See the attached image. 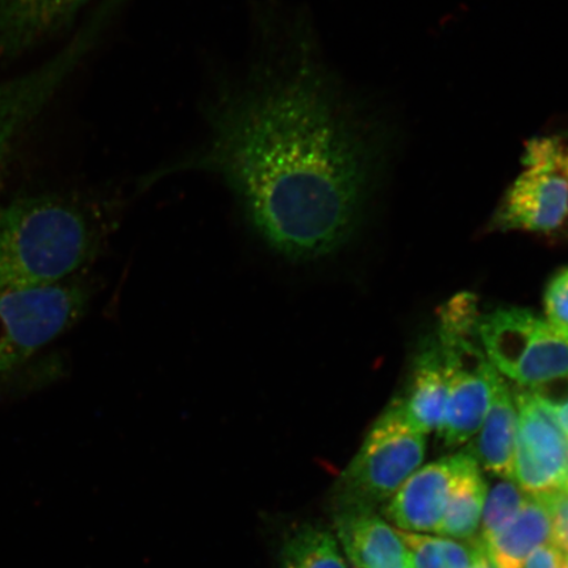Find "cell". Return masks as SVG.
Returning <instances> with one entry per match:
<instances>
[{"mask_svg": "<svg viewBox=\"0 0 568 568\" xmlns=\"http://www.w3.org/2000/svg\"><path fill=\"white\" fill-rule=\"evenodd\" d=\"M548 507L552 545L568 557V489L539 497Z\"/></svg>", "mask_w": 568, "mask_h": 568, "instance_id": "7402d4cb", "label": "cell"}, {"mask_svg": "<svg viewBox=\"0 0 568 568\" xmlns=\"http://www.w3.org/2000/svg\"><path fill=\"white\" fill-rule=\"evenodd\" d=\"M281 568H347L337 538L317 525L290 532L281 551Z\"/></svg>", "mask_w": 568, "mask_h": 568, "instance_id": "ac0fdd59", "label": "cell"}, {"mask_svg": "<svg viewBox=\"0 0 568 568\" xmlns=\"http://www.w3.org/2000/svg\"><path fill=\"white\" fill-rule=\"evenodd\" d=\"M513 389L518 417L514 480L532 497L565 491L568 436L529 389Z\"/></svg>", "mask_w": 568, "mask_h": 568, "instance_id": "9c48e42d", "label": "cell"}, {"mask_svg": "<svg viewBox=\"0 0 568 568\" xmlns=\"http://www.w3.org/2000/svg\"><path fill=\"white\" fill-rule=\"evenodd\" d=\"M116 197L41 194L0 209V290L67 282L97 257L115 230Z\"/></svg>", "mask_w": 568, "mask_h": 568, "instance_id": "7a4b0ae2", "label": "cell"}, {"mask_svg": "<svg viewBox=\"0 0 568 568\" xmlns=\"http://www.w3.org/2000/svg\"><path fill=\"white\" fill-rule=\"evenodd\" d=\"M517 424L514 389L500 375L485 420L467 449L479 467L497 478L514 480Z\"/></svg>", "mask_w": 568, "mask_h": 568, "instance_id": "4fadbf2b", "label": "cell"}, {"mask_svg": "<svg viewBox=\"0 0 568 568\" xmlns=\"http://www.w3.org/2000/svg\"><path fill=\"white\" fill-rule=\"evenodd\" d=\"M426 454V435L409 420L400 397L388 404L333 486L335 510L378 509L393 499Z\"/></svg>", "mask_w": 568, "mask_h": 568, "instance_id": "3957f363", "label": "cell"}, {"mask_svg": "<svg viewBox=\"0 0 568 568\" xmlns=\"http://www.w3.org/2000/svg\"><path fill=\"white\" fill-rule=\"evenodd\" d=\"M437 337L447 374V403L438 436L446 447H458L477 435L500 374L481 349L478 328L439 324Z\"/></svg>", "mask_w": 568, "mask_h": 568, "instance_id": "ba28073f", "label": "cell"}, {"mask_svg": "<svg viewBox=\"0 0 568 568\" xmlns=\"http://www.w3.org/2000/svg\"><path fill=\"white\" fill-rule=\"evenodd\" d=\"M339 548L357 568H409L399 531L374 510L333 513Z\"/></svg>", "mask_w": 568, "mask_h": 568, "instance_id": "7c38bea8", "label": "cell"}, {"mask_svg": "<svg viewBox=\"0 0 568 568\" xmlns=\"http://www.w3.org/2000/svg\"><path fill=\"white\" fill-rule=\"evenodd\" d=\"M567 568H568V557H567Z\"/></svg>", "mask_w": 568, "mask_h": 568, "instance_id": "484cf974", "label": "cell"}, {"mask_svg": "<svg viewBox=\"0 0 568 568\" xmlns=\"http://www.w3.org/2000/svg\"><path fill=\"white\" fill-rule=\"evenodd\" d=\"M409 568H473L485 545L479 538L454 539L399 531Z\"/></svg>", "mask_w": 568, "mask_h": 568, "instance_id": "e0dca14e", "label": "cell"}, {"mask_svg": "<svg viewBox=\"0 0 568 568\" xmlns=\"http://www.w3.org/2000/svg\"><path fill=\"white\" fill-rule=\"evenodd\" d=\"M483 352L503 378L535 388L568 378V333L523 308H500L478 323Z\"/></svg>", "mask_w": 568, "mask_h": 568, "instance_id": "277c9868", "label": "cell"}, {"mask_svg": "<svg viewBox=\"0 0 568 568\" xmlns=\"http://www.w3.org/2000/svg\"><path fill=\"white\" fill-rule=\"evenodd\" d=\"M111 11L110 2L103 3L59 52L26 73L0 81V173L21 138L95 45Z\"/></svg>", "mask_w": 568, "mask_h": 568, "instance_id": "52a82bcc", "label": "cell"}, {"mask_svg": "<svg viewBox=\"0 0 568 568\" xmlns=\"http://www.w3.org/2000/svg\"><path fill=\"white\" fill-rule=\"evenodd\" d=\"M467 452V450H466ZM468 453V452H467ZM487 485L477 460L470 453L454 483L439 535L454 539H473L479 529Z\"/></svg>", "mask_w": 568, "mask_h": 568, "instance_id": "2e32d148", "label": "cell"}, {"mask_svg": "<svg viewBox=\"0 0 568 568\" xmlns=\"http://www.w3.org/2000/svg\"><path fill=\"white\" fill-rule=\"evenodd\" d=\"M400 399L409 420L424 435L442 429L447 403V374L438 338L426 341L418 351L407 393Z\"/></svg>", "mask_w": 568, "mask_h": 568, "instance_id": "5bb4252c", "label": "cell"}, {"mask_svg": "<svg viewBox=\"0 0 568 568\" xmlns=\"http://www.w3.org/2000/svg\"><path fill=\"white\" fill-rule=\"evenodd\" d=\"M544 304L546 320L568 333V267L552 276L545 291Z\"/></svg>", "mask_w": 568, "mask_h": 568, "instance_id": "ffe728a7", "label": "cell"}, {"mask_svg": "<svg viewBox=\"0 0 568 568\" xmlns=\"http://www.w3.org/2000/svg\"><path fill=\"white\" fill-rule=\"evenodd\" d=\"M550 538L549 509L539 497L529 496L520 514L483 545L496 568H524L530 554Z\"/></svg>", "mask_w": 568, "mask_h": 568, "instance_id": "9a60e30c", "label": "cell"}, {"mask_svg": "<svg viewBox=\"0 0 568 568\" xmlns=\"http://www.w3.org/2000/svg\"><path fill=\"white\" fill-rule=\"evenodd\" d=\"M467 457L466 450L459 452L418 468L383 508L387 520L402 531L438 532Z\"/></svg>", "mask_w": 568, "mask_h": 568, "instance_id": "30bf717a", "label": "cell"}, {"mask_svg": "<svg viewBox=\"0 0 568 568\" xmlns=\"http://www.w3.org/2000/svg\"><path fill=\"white\" fill-rule=\"evenodd\" d=\"M88 0H0V61L16 59L65 30Z\"/></svg>", "mask_w": 568, "mask_h": 568, "instance_id": "8fae6325", "label": "cell"}, {"mask_svg": "<svg viewBox=\"0 0 568 568\" xmlns=\"http://www.w3.org/2000/svg\"><path fill=\"white\" fill-rule=\"evenodd\" d=\"M260 21L244 74L207 104L202 146L160 175L220 178L275 253L322 260L358 231L381 180L385 139L325 65L303 19Z\"/></svg>", "mask_w": 568, "mask_h": 568, "instance_id": "6da1fadb", "label": "cell"}, {"mask_svg": "<svg viewBox=\"0 0 568 568\" xmlns=\"http://www.w3.org/2000/svg\"><path fill=\"white\" fill-rule=\"evenodd\" d=\"M473 568H496V566L493 564V560L488 558L485 548H483Z\"/></svg>", "mask_w": 568, "mask_h": 568, "instance_id": "d4e9b609", "label": "cell"}, {"mask_svg": "<svg viewBox=\"0 0 568 568\" xmlns=\"http://www.w3.org/2000/svg\"><path fill=\"white\" fill-rule=\"evenodd\" d=\"M524 568H567V557L557 546L545 544L530 554Z\"/></svg>", "mask_w": 568, "mask_h": 568, "instance_id": "603a6c76", "label": "cell"}, {"mask_svg": "<svg viewBox=\"0 0 568 568\" xmlns=\"http://www.w3.org/2000/svg\"><path fill=\"white\" fill-rule=\"evenodd\" d=\"M528 497L514 480L501 479L496 483L487 491L485 507H483L480 541H488L489 538L506 528L520 514Z\"/></svg>", "mask_w": 568, "mask_h": 568, "instance_id": "d6986e66", "label": "cell"}, {"mask_svg": "<svg viewBox=\"0 0 568 568\" xmlns=\"http://www.w3.org/2000/svg\"><path fill=\"white\" fill-rule=\"evenodd\" d=\"M527 389L549 410L554 420L568 436V378L551 381Z\"/></svg>", "mask_w": 568, "mask_h": 568, "instance_id": "44dd1931", "label": "cell"}, {"mask_svg": "<svg viewBox=\"0 0 568 568\" xmlns=\"http://www.w3.org/2000/svg\"><path fill=\"white\" fill-rule=\"evenodd\" d=\"M91 291L63 282L32 290H0V379L84 315Z\"/></svg>", "mask_w": 568, "mask_h": 568, "instance_id": "5b68a950", "label": "cell"}, {"mask_svg": "<svg viewBox=\"0 0 568 568\" xmlns=\"http://www.w3.org/2000/svg\"><path fill=\"white\" fill-rule=\"evenodd\" d=\"M524 170L506 190L487 226L489 232H525L558 239L568 234V178L551 134L528 142Z\"/></svg>", "mask_w": 568, "mask_h": 568, "instance_id": "8992f818", "label": "cell"}, {"mask_svg": "<svg viewBox=\"0 0 568 568\" xmlns=\"http://www.w3.org/2000/svg\"><path fill=\"white\" fill-rule=\"evenodd\" d=\"M557 145V158L560 168H562L568 178V125L557 132L551 133Z\"/></svg>", "mask_w": 568, "mask_h": 568, "instance_id": "cb8c5ba5", "label": "cell"}]
</instances>
